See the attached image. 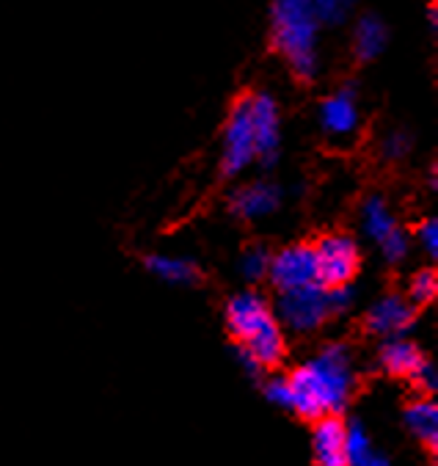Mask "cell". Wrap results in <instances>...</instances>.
Returning <instances> with one entry per match:
<instances>
[{"label":"cell","instance_id":"6da1fadb","mask_svg":"<svg viewBox=\"0 0 438 466\" xmlns=\"http://www.w3.org/2000/svg\"><path fill=\"white\" fill-rule=\"evenodd\" d=\"M287 379L293 390V411L306 420L339 414L356 392L353 353L342 342H331L306 359Z\"/></svg>","mask_w":438,"mask_h":466},{"label":"cell","instance_id":"7a4b0ae2","mask_svg":"<svg viewBox=\"0 0 438 466\" xmlns=\"http://www.w3.org/2000/svg\"><path fill=\"white\" fill-rule=\"evenodd\" d=\"M320 28L312 0H271V45L301 80L320 69Z\"/></svg>","mask_w":438,"mask_h":466},{"label":"cell","instance_id":"3957f363","mask_svg":"<svg viewBox=\"0 0 438 466\" xmlns=\"http://www.w3.org/2000/svg\"><path fill=\"white\" fill-rule=\"evenodd\" d=\"M224 315L232 337L237 339V348L248 350L262 367L268 370L284 361L287 353L284 329L265 296H259L256 290L237 293L226 301Z\"/></svg>","mask_w":438,"mask_h":466},{"label":"cell","instance_id":"277c9868","mask_svg":"<svg viewBox=\"0 0 438 466\" xmlns=\"http://www.w3.org/2000/svg\"><path fill=\"white\" fill-rule=\"evenodd\" d=\"M274 312L282 329H290L295 334H312L333 315L331 301H328V288L323 285H309V288L279 293Z\"/></svg>","mask_w":438,"mask_h":466},{"label":"cell","instance_id":"5b68a950","mask_svg":"<svg viewBox=\"0 0 438 466\" xmlns=\"http://www.w3.org/2000/svg\"><path fill=\"white\" fill-rule=\"evenodd\" d=\"M314 262H317L320 285L339 288V285H350L356 279L362 265V251L350 235L333 232L314 243Z\"/></svg>","mask_w":438,"mask_h":466},{"label":"cell","instance_id":"8992f818","mask_svg":"<svg viewBox=\"0 0 438 466\" xmlns=\"http://www.w3.org/2000/svg\"><path fill=\"white\" fill-rule=\"evenodd\" d=\"M256 160V141L248 114V95L240 97L224 125L221 138V174L224 177H240L251 163Z\"/></svg>","mask_w":438,"mask_h":466},{"label":"cell","instance_id":"52a82bcc","mask_svg":"<svg viewBox=\"0 0 438 466\" xmlns=\"http://www.w3.org/2000/svg\"><path fill=\"white\" fill-rule=\"evenodd\" d=\"M317 122L331 144H350L362 133V106L356 88H336L320 103Z\"/></svg>","mask_w":438,"mask_h":466},{"label":"cell","instance_id":"ba28073f","mask_svg":"<svg viewBox=\"0 0 438 466\" xmlns=\"http://www.w3.org/2000/svg\"><path fill=\"white\" fill-rule=\"evenodd\" d=\"M268 279L279 293L320 285L314 246L312 243H293V246H284L282 251L271 254Z\"/></svg>","mask_w":438,"mask_h":466},{"label":"cell","instance_id":"9c48e42d","mask_svg":"<svg viewBox=\"0 0 438 466\" xmlns=\"http://www.w3.org/2000/svg\"><path fill=\"white\" fill-rule=\"evenodd\" d=\"M248 114L256 141V157L265 160V166H274L282 144V111L271 91H256L248 95Z\"/></svg>","mask_w":438,"mask_h":466},{"label":"cell","instance_id":"30bf717a","mask_svg":"<svg viewBox=\"0 0 438 466\" xmlns=\"http://www.w3.org/2000/svg\"><path fill=\"white\" fill-rule=\"evenodd\" d=\"M279 208H282L279 185L265 182V179L245 182L229 194V213L240 221H262L274 216Z\"/></svg>","mask_w":438,"mask_h":466},{"label":"cell","instance_id":"8fae6325","mask_svg":"<svg viewBox=\"0 0 438 466\" xmlns=\"http://www.w3.org/2000/svg\"><path fill=\"white\" fill-rule=\"evenodd\" d=\"M367 329L375 337H405L416 320V307L400 296V293H389L383 299H378L370 309H367Z\"/></svg>","mask_w":438,"mask_h":466},{"label":"cell","instance_id":"7c38bea8","mask_svg":"<svg viewBox=\"0 0 438 466\" xmlns=\"http://www.w3.org/2000/svg\"><path fill=\"white\" fill-rule=\"evenodd\" d=\"M312 455L317 466H350L347 447H344V422L336 414H325L314 420Z\"/></svg>","mask_w":438,"mask_h":466},{"label":"cell","instance_id":"4fadbf2b","mask_svg":"<svg viewBox=\"0 0 438 466\" xmlns=\"http://www.w3.org/2000/svg\"><path fill=\"white\" fill-rule=\"evenodd\" d=\"M144 265L152 276L160 279V282L174 285V288H191L202 279L199 265L191 257H180V254H149Z\"/></svg>","mask_w":438,"mask_h":466},{"label":"cell","instance_id":"5bb4252c","mask_svg":"<svg viewBox=\"0 0 438 466\" xmlns=\"http://www.w3.org/2000/svg\"><path fill=\"white\" fill-rule=\"evenodd\" d=\"M424 361L422 350L405 339V337H389L383 345H381V353H378V364L383 372L394 379H411V372Z\"/></svg>","mask_w":438,"mask_h":466},{"label":"cell","instance_id":"9a60e30c","mask_svg":"<svg viewBox=\"0 0 438 466\" xmlns=\"http://www.w3.org/2000/svg\"><path fill=\"white\" fill-rule=\"evenodd\" d=\"M350 45H353V56L359 61H375L386 45H389V28L378 15H364L356 20L353 25V36H350Z\"/></svg>","mask_w":438,"mask_h":466},{"label":"cell","instance_id":"2e32d148","mask_svg":"<svg viewBox=\"0 0 438 466\" xmlns=\"http://www.w3.org/2000/svg\"><path fill=\"white\" fill-rule=\"evenodd\" d=\"M405 425L427 450L438 447V406H435V400L430 395H422L413 403H408Z\"/></svg>","mask_w":438,"mask_h":466},{"label":"cell","instance_id":"e0dca14e","mask_svg":"<svg viewBox=\"0 0 438 466\" xmlns=\"http://www.w3.org/2000/svg\"><path fill=\"white\" fill-rule=\"evenodd\" d=\"M397 218L392 216V210L386 208V202L381 197H370L362 205V229L370 240L381 243L386 235H392L397 229Z\"/></svg>","mask_w":438,"mask_h":466},{"label":"cell","instance_id":"ac0fdd59","mask_svg":"<svg viewBox=\"0 0 438 466\" xmlns=\"http://www.w3.org/2000/svg\"><path fill=\"white\" fill-rule=\"evenodd\" d=\"M435 296H438V276H435V270L433 268L416 270L411 276V282H408V296L405 299L413 307H427V304L435 301Z\"/></svg>","mask_w":438,"mask_h":466},{"label":"cell","instance_id":"d6986e66","mask_svg":"<svg viewBox=\"0 0 438 466\" xmlns=\"http://www.w3.org/2000/svg\"><path fill=\"white\" fill-rule=\"evenodd\" d=\"M268 265H271V251L265 246H248L237 262L240 276L245 282H262V279H268Z\"/></svg>","mask_w":438,"mask_h":466},{"label":"cell","instance_id":"ffe728a7","mask_svg":"<svg viewBox=\"0 0 438 466\" xmlns=\"http://www.w3.org/2000/svg\"><path fill=\"white\" fill-rule=\"evenodd\" d=\"M344 447H347V461H350V466H353L356 461H362L364 455H370V452L375 450V444H373L367 428H364L359 420L344 422Z\"/></svg>","mask_w":438,"mask_h":466},{"label":"cell","instance_id":"44dd1931","mask_svg":"<svg viewBox=\"0 0 438 466\" xmlns=\"http://www.w3.org/2000/svg\"><path fill=\"white\" fill-rule=\"evenodd\" d=\"M312 6L323 25H342L350 15H353L356 0H312Z\"/></svg>","mask_w":438,"mask_h":466},{"label":"cell","instance_id":"7402d4cb","mask_svg":"<svg viewBox=\"0 0 438 466\" xmlns=\"http://www.w3.org/2000/svg\"><path fill=\"white\" fill-rule=\"evenodd\" d=\"M381 254H383V259L386 262H392V265H400L405 257H408V251H411V238L405 235V229H394L392 235H386L381 243Z\"/></svg>","mask_w":438,"mask_h":466},{"label":"cell","instance_id":"603a6c76","mask_svg":"<svg viewBox=\"0 0 438 466\" xmlns=\"http://www.w3.org/2000/svg\"><path fill=\"white\" fill-rule=\"evenodd\" d=\"M265 398L279 409H293V390L287 376H274L265 381Z\"/></svg>","mask_w":438,"mask_h":466},{"label":"cell","instance_id":"cb8c5ba5","mask_svg":"<svg viewBox=\"0 0 438 466\" xmlns=\"http://www.w3.org/2000/svg\"><path fill=\"white\" fill-rule=\"evenodd\" d=\"M411 381H413V387L422 392V395H435V390H438V370H435V364L433 361H422L413 372H411Z\"/></svg>","mask_w":438,"mask_h":466},{"label":"cell","instance_id":"d4e9b609","mask_svg":"<svg viewBox=\"0 0 438 466\" xmlns=\"http://www.w3.org/2000/svg\"><path fill=\"white\" fill-rule=\"evenodd\" d=\"M381 152H383V157H389V160L405 157V155L411 152V136H408L405 130H392V133H386L383 141H381Z\"/></svg>","mask_w":438,"mask_h":466},{"label":"cell","instance_id":"484cf974","mask_svg":"<svg viewBox=\"0 0 438 466\" xmlns=\"http://www.w3.org/2000/svg\"><path fill=\"white\" fill-rule=\"evenodd\" d=\"M416 243L422 246V251L427 257H435L438 254V221L435 218L419 221V227H416Z\"/></svg>","mask_w":438,"mask_h":466},{"label":"cell","instance_id":"4316f807","mask_svg":"<svg viewBox=\"0 0 438 466\" xmlns=\"http://www.w3.org/2000/svg\"><path fill=\"white\" fill-rule=\"evenodd\" d=\"M328 301H331V312L342 315V312L350 309V304H353V290H350V285L328 288Z\"/></svg>","mask_w":438,"mask_h":466},{"label":"cell","instance_id":"83f0119b","mask_svg":"<svg viewBox=\"0 0 438 466\" xmlns=\"http://www.w3.org/2000/svg\"><path fill=\"white\" fill-rule=\"evenodd\" d=\"M237 361H240V367L248 372L251 379H259V376H262V370H265V367H262V364H259L248 350H243V348H237Z\"/></svg>","mask_w":438,"mask_h":466},{"label":"cell","instance_id":"f1b7e54d","mask_svg":"<svg viewBox=\"0 0 438 466\" xmlns=\"http://www.w3.org/2000/svg\"><path fill=\"white\" fill-rule=\"evenodd\" d=\"M353 466H392V461H389L383 452L373 450L370 455H364V458H362V461H356Z\"/></svg>","mask_w":438,"mask_h":466},{"label":"cell","instance_id":"f546056e","mask_svg":"<svg viewBox=\"0 0 438 466\" xmlns=\"http://www.w3.org/2000/svg\"><path fill=\"white\" fill-rule=\"evenodd\" d=\"M427 28H430V31L438 28V9H435V4L427 6Z\"/></svg>","mask_w":438,"mask_h":466},{"label":"cell","instance_id":"4dcf8cb0","mask_svg":"<svg viewBox=\"0 0 438 466\" xmlns=\"http://www.w3.org/2000/svg\"><path fill=\"white\" fill-rule=\"evenodd\" d=\"M427 185H430V188H438V174H435V166L427 171Z\"/></svg>","mask_w":438,"mask_h":466}]
</instances>
